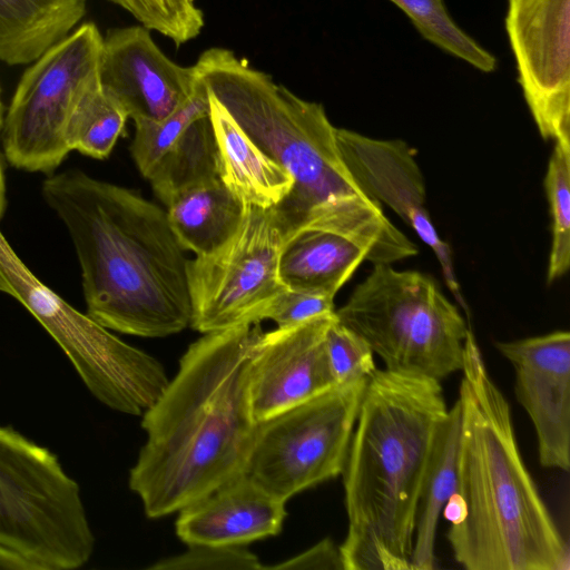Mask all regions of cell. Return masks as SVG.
I'll return each mask as SVG.
<instances>
[{"mask_svg":"<svg viewBox=\"0 0 570 570\" xmlns=\"http://www.w3.org/2000/svg\"><path fill=\"white\" fill-rule=\"evenodd\" d=\"M195 66L209 94L294 179L271 208L283 244L303 230H325L363 247L373 264L417 255L416 244L352 176L321 104L299 98L226 48L205 50Z\"/></svg>","mask_w":570,"mask_h":570,"instance_id":"cell-1","label":"cell"},{"mask_svg":"<svg viewBox=\"0 0 570 570\" xmlns=\"http://www.w3.org/2000/svg\"><path fill=\"white\" fill-rule=\"evenodd\" d=\"M41 194L72 242L88 316L142 337L190 326L188 259L165 209L79 169L48 175Z\"/></svg>","mask_w":570,"mask_h":570,"instance_id":"cell-2","label":"cell"},{"mask_svg":"<svg viewBox=\"0 0 570 570\" xmlns=\"http://www.w3.org/2000/svg\"><path fill=\"white\" fill-rule=\"evenodd\" d=\"M258 324L204 334L142 414L147 441L129 488L148 518L178 512L245 473L257 422L249 392V352Z\"/></svg>","mask_w":570,"mask_h":570,"instance_id":"cell-3","label":"cell"},{"mask_svg":"<svg viewBox=\"0 0 570 570\" xmlns=\"http://www.w3.org/2000/svg\"><path fill=\"white\" fill-rule=\"evenodd\" d=\"M459 389L458 485L448 540L468 570H567L569 552L519 451L509 403L473 333Z\"/></svg>","mask_w":570,"mask_h":570,"instance_id":"cell-4","label":"cell"},{"mask_svg":"<svg viewBox=\"0 0 570 570\" xmlns=\"http://www.w3.org/2000/svg\"><path fill=\"white\" fill-rule=\"evenodd\" d=\"M440 381L375 370L351 438L344 475V570H411L421 487L448 414Z\"/></svg>","mask_w":570,"mask_h":570,"instance_id":"cell-5","label":"cell"},{"mask_svg":"<svg viewBox=\"0 0 570 570\" xmlns=\"http://www.w3.org/2000/svg\"><path fill=\"white\" fill-rule=\"evenodd\" d=\"M335 315L389 371L441 381L463 367L470 328L456 305L423 273L374 264Z\"/></svg>","mask_w":570,"mask_h":570,"instance_id":"cell-6","label":"cell"},{"mask_svg":"<svg viewBox=\"0 0 570 570\" xmlns=\"http://www.w3.org/2000/svg\"><path fill=\"white\" fill-rule=\"evenodd\" d=\"M0 544L37 570L85 566L95 537L78 483L56 454L0 425Z\"/></svg>","mask_w":570,"mask_h":570,"instance_id":"cell-7","label":"cell"},{"mask_svg":"<svg viewBox=\"0 0 570 570\" xmlns=\"http://www.w3.org/2000/svg\"><path fill=\"white\" fill-rule=\"evenodd\" d=\"M104 37L85 22L47 49L21 76L2 121L6 160L14 168L51 175L70 153L69 116L100 82Z\"/></svg>","mask_w":570,"mask_h":570,"instance_id":"cell-8","label":"cell"},{"mask_svg":"<svg viewBox=\"0 0 570 570\" xmlns=\"http://www.w3.org/2000/svg\"><path fill=\"white\" fill-rule=\"evenodd\" d=\"M368 379L257 422L245 473L283 502L342 474Z\"/></svg>","mask_w":570,"mask_h":570,"instance_id":"cell-9","label":"cell"},{"mask_svg":"<svg viewBox=\"0 0 570 570\" xmlns=\"http://www.w3.org/2000/svg\"><path fill=\"white\" fill-rule=\"evenodd\" d=\"M282 246L272 209L246 204L229 239L187 262L190 326L206 334L255 324L259 311L285 288L278 277Z\"/></svg>","mask_w":570,"mask_h":570,"instance_id":"cell-10","label":"cell"},{"mask_svg":"<svg viewBox=\"0 0 570 570\" xmlns=\"http://www.w3.org/2000/svg\"><path fill=\"white\" fill-rule=\"evenodd\" d=\"M505 29L541 137L570 147V0H508Z\"/></svg>","mask_w":570,"mask_h":570,"instance_id":"cell-11","label":"cell"},{"mask_svg":"<svg viewBox=\"0 0 570 570\" xmlns=\"http://www.w3.org/2000/svg\"><path fill=\"white\" fill-rule=\"evenodd\" d=\"M342 157L362 189L395 212L438 258L445 284L470 318L455 275L452 252L435 229L426 207L423 174L412 148L401 139H379L336 128Z\"/></svg>","mask_w":570,"mask_h":570,"instance_id":"cell-12","label":"cell"},{"mask_svg":"<svg viewBox=\"0 0 570 570\" xmlns=\"http://www.w3.org/2000/svg\"><path fill=\"white\" fill-rule=\"evenodd\" d=\"M334 313L277 327L255 337L249 352L248 392L256 422L335 386L325 335Z\"/></svg>","mask_w":570,"mask_h":570,"instance_id":"cell-13","label":"cell"},{"mask_svg":"<svg viewBox=\"0 0 570 570\" xmlns=\"http://www.w3.org/2000/svg\"><path fill=\"white\" fill-rule=\"evenodd\" d=\"M511 363L515 396L537 435L542 466L570 469V333L495 342Z\"/></svg>","mask_w":570,"mask_h":570,"instance_id":"cell-14","label":"cell"},{"mask_svg":"<svg viewBox=\"0 0 570 570\" xmlns=\"http://www.w3.org/2000/svg\"><path fill=\"white\" fill-rule=\"evenodd\" d=\"M101 87L136 120H161L190 97L197 79L194 66L169 59L144 26L111 29L104 38Z\"/></svg>","mask_w":570,"mask_h":570,"instance_id":"cell-15","label":"cell"},{"mask_svg":"<svg viewBox=\"0 0 570 570\" xmlns=\"http://www.w3.org/2000/svg\"><path fill=\"white\" fill-rule=\"evenodd\" d=\"M178 512L176 533L188 546H245L277 534L286 517L285 502L246 473Z\"/></svg>","mask_w":570,"mask_h":570,"instance_id":"cell-16","label":"cell"},{"mask_svg":"<svg viewBox=\"0 0 570 570\" xmlns=\"http://www.w3.org/2000/svg\"><path fill=\"white\" fill-rule=\"evenodd\" d=\"M209 105L222 180L245 204L275 207L293 188V177L257 147L210 94Z\"/></svg>","mask_w":570,"mask_h":570,"instance_id":"cell-17","label":"cell"},{"mask_svg":"<svg viewBox=\"0 0 570 570\" xmlns=\"http://www.w3.org/2000/svg\"><path fill=\"white\" fill-rule=\"evenodd\" d=\"M364 261L366 250L348 238L325 230H303L283 244L278 277L288 289L334 297Z\"/></svg>","mask_w":570,"mask_h":570,"instance_id":"cell-18","label":"cell"},{"mask_svg":"<svg viewBox=\"0 0 570 570\" xmlns=\"http://www.w3.org/2000/svg\"><path fill=\"white\" fill-rule=\"evenodd\" d=\"M85 14L86 0H0V61L33 62Z\"/></svg>","mask_w":570,"mask_h":570,"instance_id":"cell-19","label":"cell"},{"mask_svg":"<svg viewBox=\"0 0 570 570\" xmlns=\"http://www.w3.org/2000/svg\"><path fill=\"white\" fill-rule=\"evenodd\" d=\"M166 207L179 244L197 256L215 250L235 234L246 204L217 178L176 194Z\"/></svg>","mask_w":570,"mask_h":570,"instance_id":"cell-20","label":"cell"},{"mask_svg":"<svg viewBox=\"0 0 570 570\" xmlns=\"http://www.w3.org/2000/svg\"><path fill=\"white\" fill-rule=\"evenodd\" d=\"M460 423V406L456 401L440 425L421 487L410 559L411 570L435 568L439 519L444 507L456 492Z\"/></svg>","mask_w":570,"mask_h":570,"instance_id":"cell-21","label":"cell"},{"mask_svg":"<svg viewBox=\"0 0 570 570\" xmlns=\"http://www.w3.org/2000/svg\"><path fill=\"white\" fill-rule=\"evenodd\" d=\"M220 157L209 115L195 120L164 155L148 178L166 205L176 194L220 178Z\"/></svg>","mask_w":570,"mask_h":570,"instance_id":"cell-22","label":"cell"},{"mask_svg":"<svg viewBox=\"0 0 570 570\" xmlns=\"http://www.w3.org/2000/svg\"><path fill=\"white\" fill-rule=\"evenodd\" d=\"M128 118L99 82L87 90L72 109L65 130L67 146L70 151L105 159L124 132Z\"/></svg>","mask_w":570,"mask_h":570,"instance_id":"cell-23","label":"cell"},{"mask_svg":"<svg viewBox=\"0 0 570 570\" xmlns=\"http://www.w3.org/2000/svg\"><path fill=\"white\" fill-rule=\"evenodd\" d=\"M209 91L197 71L193 94L174 112L158 121H134L130 153L145 178L150 177L159 160L195 120L209 115Z\"/></svg>","mask_w":570,"mask_h":570,"instance_id":"cell-24","label":"cell"},{"mask_svg":"<svg viewBox=\"0 0 570 570\" xmlns=\"http://www.w3.org/2000/svg\"><path fill=\"white\" fill-rule=\"evenodd\" d=\"M390 1L409 17L425 40L480 71L492 72L495 69V57L453 21L444 0Z\"/></svg>","mask_w":570,"mask_h":570,"instance_id":"cell-25","label":"cell"},{"mask_svg":"<svg viewBox=\"0 0 570 570\" xmlns=\"http://www.w3.org/2000/svg\"><path fill=\"white\" fill-rule=\"evenodd\" d=\"M544 189L552 219L547 283L562 277L570 265V147L556 142L548 163Z\"/></svg>","mask_w":570,"mask_h":570,"instance_id":"cell-26","label":"cell"},{"mask_svg":"<svg viewBox=\"0 0 570 570\" xmlns=\"http://www.w3.org/2000/svg\"><path fill=\"white\" fill-rule=\"evenodd\" d=\"M141 26L169 38L177 47L199 36L205 24L197 0H109Z\"/></svg>","mask_w":570,"mask_h":570,"instance_id":"cell-27","label":"cell"},{"mask_svg":"<svg viewBox=\"0 0 570 570\" xmlns=\"http://www.w3.org/2000/svg\"><path fill=\"white\" fill-rule=\"evenodd\" d=\"M326 353L335 384L368 379L376 370L374 353L353 331L332 318L325 335Z\"/></svg>","mask_w":570,"mask_h":570,"instance_id":"cell-28","label":"cell"},{"mask_svg":"<svg viewBox=\"0 0 570 570\" xmlns=\"http://www.w3.org/2000/svg\"><path fill=\"white\" fill-rule=\"evenodd\" d=\"M153 570H259L264 566L244 546L190 544L177 556L149 567Z\"/></svg>","mask_w":570,"mask_h":570,"instance_id":"cell-29","label":"cell"},{"mask_svg":"<svg viewBox=\"0 0 570 570\" xmlns=\"http://www.w3.org/2000/svg\"><path fill=\"white\" fill-rule=\"evenodd\" d=\"M334 312V297L285 287L259 311L255 324L272 320L277 327H287Z\"/></svg>","mask_w":570,"mask_h":570,"instance_id":"cell-30","label":"cell"},{"mask_svg":"<svg viewBox=\"0 0 570 570\" xmlns=\"http://www.w3.org/2000/svg\"><path fill=\"white\" fill-rule=\"evenodd\" d=\"M269 569H330V570H344V564L340 551L334 542L326 538L309 548L308 550L299 553L288 560L278 564L268 567Z\"/></svg>","mask_w":570,"mask_h":570,"instance_id":"cell-31","label":"cell"},{"mask_svg":"<svg viewBox=\"0 0 570 570\" xmlns=\"http://www.w3.org/2000/svg\"><path fill=\"white\" fill-rule=\"evenodd\" d=\"M0 569L37 570L36 567L13 550L0 544Z\"/></svg>","mask_w":570,"mask_h":570,"instance_id":"cell-32","label":"cell"},{"mask_svg":"<svg viewBox=\"0 0 570 570\" xmlns=\"http://www.w3.org/2000/svg\"><path fill=\"white\" fill-rule=\"evenodd\" d=\"M2 104H1V97H0V130L2 128ZM7 206V198H6V181H4V175L1 164V157H0V219L3 216V213L6 210Z\"/></svg>","mask_w":570,"mask_h":570,"instance_id":"cell-33","label":"cell"}]
</instances>
